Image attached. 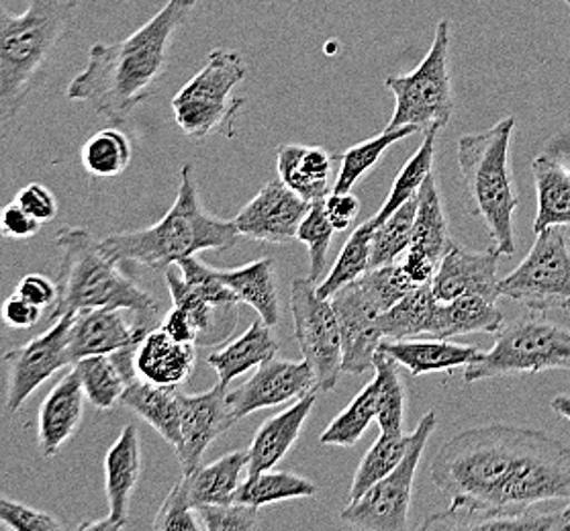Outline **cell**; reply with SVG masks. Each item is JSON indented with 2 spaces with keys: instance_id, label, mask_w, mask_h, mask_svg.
<instances>
[{
  "instance_id": "6da1fadb",
  "label": "cell",
  "mask_w": 570,
  "mask_h": 531,
  "mask_svg": "<svg viewBox=\"0 0 570 531\" xmlns=\"http://www.w3.org/2000/svg\"><path fill=\"white\" fill-rule=\"evenodd\" d=\"M430 476L450 499L440 515L474 530L484 519L570 501V448L546 432L491 423L450 437Z\"/></svg>"
},
{
  "instance_id": "7a4b0ae2",
  "label": "cell",
  "mask_w": 570,
  "mask_h": 531,
  "mask_svg": "<svg viewBox=\"0 0 570 531\" xmlns=\"http://www.w3.org/2000/svg\"><path fill=\"white\" fill-rule=\"evenodd\" d=\"M197 4L199 0H168L131 36L117 43H95L66 97L88 102L111 124H125L160 90L176 36Z\"/></svg>"
},
{
  "instance_id": "3957f363",
  "label": "cell",
  "mask_w": 570,
  "mask_h": 531,
  "mask_svg": "<svg viewBox=\"0 0 570 531\" xmlns=\"http://www.w3.org/2000/svg\"><path fill=\"white\" fill-rule=\"evenodd\" d=\"M78 0H27L21 14L0 7V119H13L48 78L76 26Z\"/></svg>"
},
{
  "instance_id": "277c9868",
  "label": "cell",
  "mask_w": 570,
  "mask_h": 531,
  "mask_svg": "<svg viewBox=\"0 0 570 531\" xmlns=\"http://www.w3.org/2000/svg\"><path fill=\"white\" fill-rule=\"evenodd\" d=\"M239 237L236 223L213 217L203 207L193 166L185 164L180 170L178 195L160 222L146 229L107 235L100 239V247L117 262H134L149 271H166L178 259L197 256L207 249L227 252L236 246Z\"/></svg>"
},
{
  "instance_id": "5b68a950",
  "label": "cell",
  "mask_w": 570,
  "mask_h": 531,
  "mask_svg": "<svg viewBox=\"0 0 570 531\" xmlns=\"http://www.w3.org/2000/svg\"><path fill=\"white\" fill-rule=\"evenodd\" d=\"M56 246L62 252V262L51 322L80 311L121 309L137 315L158 311V301L124 273L121 262L112 259L85 227H63L56 235Z\"/></svg>"
},
{
  "instance_id": "8992f818",
  "label": "cell",
  "mask_w": 570,
  "mask_h": 531,
  "mask_svg": "<svg viewBox=\"0 0 570 531\" xmlns=\"http://www.w3.org/2000/svg\"><path fill=\"white\" fill-rule=\"evenodd\" d=\"M515 119L505 117L491 129L459 139V166L472 215L484 223L499 256H513V215L518 190L509 168V146Z\"/></svg>"
},
{
  "instance_id": "52a82bcc",
  "label": "cell",
  "mask_w": 570,
  "mask_h": 531,
  "mask_svg": "<svg viewBox=\"0 0 570 531\" xmlns=\"http://www.w3.org/2000/svg\"><path fill=\"white\" fill-rule=\"evenodd\" d=\"M546 371H570V330L525 315L505 325L495 346L464 368V383Z\"/></svg>"
},
{
  "instance_id": "ba28073f",
  "label": "cell",
  "mask_w": 570,
  "mask_h": 531,
  "mask_svg": "<svg viewBox=\"0 0 570 531\" xmlns=\"http://www.w3.org/2000/svg\"><path fill=\"white\" fill-rule=\"evenodd\" d=\"M248 75V63L236 50L217 48L173 99L174 119L186 137L205 139L217 131L232 134V121L244 105L236 90Z\"/></svg>"
},
{
  "instance_id": "9c48e42d",
  "label": "cell",
  "mask_w": 570,
  "mask_h": 531,
  "mask_svg": "<svg viewBox=\"0 0 570 531\" xmlns=\"http://www.w3.org/2000/svg\"><path fill=\"white\" fill-rule=\"evenodd\" d=\"M386 88L395 95V112L386 129L415 127L428 134L444 129L454 111L450 80V21L435 27L434 43L423 62L405 76H389Z\"/></svg>"
},
{
  "instance_id": "30bf717a",
  "label": "cell",
  "mask_w": 570,
  "mask_h": 531,
  "mask_svg": "<svg viewBox=\"0 0 570 531\" xmlns=\"http://www.w3.org/2000/svg\"><path fill=\"white\" fill-rule=\"evenodd\" d=\"M530 254L499 281L501 297L513 298L533 313L570 309V252L560 227L538 232Z\"/></svg>"
},
{
  "instance_id": "8fae6325",
  "label": "cell",
  "mask_w": 570,
  "mask_h": 531,
  "mask_svg": "<svg viewBox=\"0 0 570 531\" xmlns=\"http://www.w3.org/2000/svg\"><path fill=\"white\" fill-rule=\"evenodd\" d=\"M435 411L423 415L413 432V442L410 452L401 460L397 469L389 472L385 479L372 484L366 493L356 501L347 503L342 511V519L358 528L368 531H405L410 530L411 491L415 472L420 466L423 450L428 440L435 430Z\"/></svg>"
},
{
  "instance_id": "7c38bea8",
  "label": "cell",
  "mask_w": 570,
  "mask_h": 531,
  "mask_svg": "<svg viewBox=\"0 0 570 531\" xmlns=\"http://www.w3.org/2000/svg\"><path fill=\"white\" fill-rule=\"evenodd\" d=\"M291 311L295 337L309 362L317 389L330 393L342 374V334L330 298H322L311 278H295L291 285Z\"/></svg>"
},
{
  "instance_id": "4fadbf2b",
  "label": "cell",
  "mask_w": 570,
  "mask_h": 531,
  "mask_svg": "<svg viewBox=\"0 0 570 531\" xmlns=\"http://www.w3.org/2000/svg\"><path fill=\"white\" fill-rule=\"evenodd\" d=\"M76 313H66L50 330L27 342L26 346L14 347L4 354L7 366V399L4 407L14 415L38 391L41 384L63 366H72L68 344L72 334Z\"/></svg>"
},
{
  "instance_id": "5bb4252c",
  "label": "cell",
  "mask_w": 570,
  "mask_h": 531,
  "mask_svg": "<svg viewBox=\"0 0 570 531\" xmlns=\"http://www.w3.org/2000/svg\"><path fill=\"white\" fill-rule=\"evenodd\" d=\"M342 334V372L362 374L374 368L383 334L379 319L385 313L371 291L356 278L330 297Z\"/></svg>"
},
{
  "instance_id": "9a60e30c",
  "label": "cell",
  "mask_w": 570,
  "mask_h": 531,
  "mask_svg": "<svg viewBox=\"0 0 570 531\" xmlns=\"http://www.w3.org/2000/svg\"><path fill=\"white\" fill-rule=\"evenodd\" d=\"M313 391L320 393L307 360L293 362L274 356L261 364L246 383L227 393V405L234 421H239L262 409L297 401Z\"/></svg>"
},
{
  "instance_id": "2e32d148",
  "label": "cell",
  "mask_w": 570,
  "mask_h": 531,
  "mask_svg": "<svg viewBox=\"0 0 570 531\" xmlns=\"http://www.w3.org/2000/svg\"><path fill=\"white\" fill-rule=\"evenodd\" d=\"M309 207V200L298 197L278 178L262 186L232 222L242 237L262 244H288L297 239L298 225Z\"/></svg>"
},
{
  "instance_id": "e0dca14e",
  "label": "cell",
  "mask_w": 570,
  "mask_h": 531,
  "mask_svg": "<svg viewBox=\"0 0 570 531\" xmlns=\"http://www.w3.org/2000/svg\"><path fill=\"white\" fill-rule=\"evenodd\" d=\"M227 393L224 384H215L212 391L200 395L178 393L183 444L176 450V456L183 472L197 469L209 445L236 423L227 405Z\"/></svg>"
},
{
  "instance_id": "ac0fdd59",
  "label": "cell",
  "mask_w": 570,
  "mask_h": 531,
  "mask_svg": "<svg viewBox=\"0 0 570 531\" xmlns=\"http://www.w3.org/2000/svg\"><path fill=\"white\" fill-rule=\"evenodd\" d=\"M497 264L499 252L495 247L487 252H466L452 244L432 281L435 301L446 303L459 297H483L497 303L501 297Z\"/></svg>"
},
{
  "instance_id": "d6986e66",
  "label": "cell",
  "mask_w": 570,
  "mask_h": 531,
  "mask_svg": "<svg viewBox=\"0 0 570 531\" xmlns=\"http://www.w3.org/2000/svg\"><path fill=\"white\" fill-rule=\"evenodd\" d=\"M148 335L144 323L127 322L121 309H92L76 313L68 344L70 362L102 354H115L127 347H137Z\"/></svg>"
},
{
  "instance_id": "ffe728a7",
  "label": "cell",
  "mask_w": 570,
  "mask_h": 531,
  "mask_svg": "<svg viewBox=\"0 0 570 531\" xmlns=\"http://www.w3.org/2000/svg\"><path fill=\"white\" fill-rule=\"evenodd\" d=\"M85 389L72 368L51 386L39 409L38 442L41 456L53 458L75 437L85 420Z\"/></svg>"
},
{
  "instance_id": "44dd1931",
  "label": "cell",
  "mask_w": 570,
  "mask_h": 531,
  "mask_svg": "<svg viewBox=\"0 0 570 531\" xmlns=\"http://www.w3.org/2000/svg\"><path fill=\"white\" fill-rule=\"evenodd\" d=\"M144 469L141 460V437L136 425H125L124 432L115 440L105 458V493L109 501V523L112 531L125 530L129 525V507L136 493L139 476Z\"/></svg>"
},
{
  "instance_id": "7402d4cb",
  "label": "cell",
  "mask_w": 570,
  "mask_h": 531,
  "mask_svg": "<svg viewBox=\"0 0 570 531\" xmlns=\"http://www.w3.org/2000/svg\"><path fill=\"white\" fill-rule=\"evenodd\" d=\"M315 401L317 391L301 396L283 413L262 423L248 448V474L273 470L288 454V450L295 445L303 432V425L309 417L311 409L315 407Z\"/></svg>"
},
{
  "instance_id": "603a6c76",
  "label": "cell",
  "mask_w": 570,
  "mask_h": 531,
  "mask_svg": "<svg viewBox=\"0 0 570 531\" xmlns=\"http://www.w3.org/2000/svg\"><path fill=\"white\" fill-rule=\"evenodd\" d=\"M197 364V346L176 342L161 327L148 332L137 347L136 371L141 381L158 386H173L190 378Z\"/></svg>"
},
{
  "instance_id": "cb8c5ba5",
  "label": "cell",
  "mask_w": 570,
  "mask_h": 531,
  "mask_svg": "<svg viewBox=\"0 0 570 531\" xmlns=\"http://www.w3.org/2000/svg\"><path fill=\"white\" fill-rule=\"evenodd\" d=\"M164 278L168 285V293L173 297L174 307L185 311L199 332L197 346H215L234 334L237 317H239V311H237L239 303L215 305L212 301H207L195 288L186 285L183 273L176 264H170L166 268Z\"/></svg>"
},
{
  "instance_id": "d4e9b609",
  "label": "cell",
  "mask_w": 570,
  "mask_h": 531,
  "mask_svg": "<svg viewBox=\"0 0 570 531\" xmlns=\"http://www.w3.org/2000/svg\"><path fill=\"white\" fill-rule=\"evenodd\" d=\"M137 347H127L115 354L90 356L72 366L80 376L85 395L92 407L109 411L121 403L125 389L137 378Z\"/></svg>"
},
{
  "instance_id": "484cf974",
  "label": "cell",
  "mask_w": 570,
  "mask_h": 531,
  "mask_svg": "<svg viewBox=\"0 0 570 531\" xmlns=\"http://www.w3.org/2000/svg\"><path fill=\"white\" fill-rule=\"evenodd\" d=\"M379 352L405 366L413 376L430 374V372H446L460 366H469L483 356V350L474 346H462L450 340H391L381 342Z\"/></svg>"
},
{
  "instance_id": "4316f807",
  "label": "cell",
  "mask_w": 570,
  "mask_h": 531,
  "mask_svg": "<svg viewBox=\"0 0 570 531\" xmlns=\"http://www.w3.org/2000/svg\"><path fill=\"white\" fill-rule=\"evenodd\" d=\"M248 469V450L246 452H229L215 460L212 464L197 466L190 472H183V479L176 482L186 503L193 509L205 505H227L234 503L239 476Z\"/></svg>"
},
{
  "instance_id": "83f0119b",
  "label": "cell",
  "mask_w": 570,
  "mask_h": 531,
  "mask_svg": "<svg viewBox=\"0 0 570 531\" xmlns=\"http://www.w3.org/2000/svg\"><path fill=\"white\" fill-rule=\"evenodd\" d=\"M334 161V154L323 148L288 144L276 149L278 178L293 193H297L298 197L309 203L325 198L332 193L330 180Z\"/></svg>"
},
{
  "instance_id": "f1b7e54d",
  "label": "cell",
  "mask_w": 570,
  "mask_h": 531,
  "mask_svg": "<svg viewBox=\"0 0 570 531\" xmlns=\"http://www.w3.org/2000/svg\"><path fill=\"white\" fill-rule=\"evenodd\" d=\"M173 386H158V384L141 381L137 376L134 383L125 389L121 403L125 409L136 413L139 420L146 421L149 427L160 433L161 440L174 448V452L183 444L180 433V399Z\"/></svg>"
},
{
  "instance_id": "f546056e",
  "label": "cell",
  "mask_w": 570,
  "mask_h": 531,
  "mask_svg": "<svg viewBox=\"0 0 570 531\" xmlns=\"http://www.w3.org/2000/svg\"><path fill=\"white\" fill-rule=\"evenodd\" d=\"M505 327L497 303L483 297H459L435 305L430 337L452 340L459 335L493 334Z\"/></svg>"
},
{
  "instance_id": "4dcf8cb0",
  "label": "cell",
  "mask_w": 570,
  "mask_h": 531,
  "mask_svg": "<svg viewBox=\"0 0 570 531\" xmlns=\"http://www.w3.org/2000/svg\"><path fill=\"white\" fill-rule=\"evenodd\" d=\"M219 276L236 293L239 303L256 311L268 327L281 322V297L273 259H256L242 268L219 271Z\"/></svg>"
},
{
  "instance_id": "1f68e13d",
  "label": "cell",
  "mask_w": 570,
  "mask_h": 531,
  "mask_svg": "<svg viewBox=\"0 0 570 531\" xmlns=\"http://www.w3.org/2000/svg\"><path fill=\"white\" fill-rule=\"evenodd\" d=\"M278 352V344L271 334V327L258 319L252 323L246 334L232 340L227 346L213 352L207 358L213 371L219 376V384L229 389V384L237 376L246 374L252 368H258L266 360L274 358Z\"/></svg>"
},
{
  "instance_id": "d6a6232c",
  "label": "cell",
  "mask_w": 570,
  "mask_h": 531,
  "mask_svg": "<svg viewBox=\"0 0 570 531\" xmlns=\"http://www.w3.org/2000/svg\"><path fill=\"white\" fill-rule=\"evenodd\" d=\"M538 215L533 232L570 227V168L552 156H538L532 164Z\"/></svg>"
},
{
  "instance_id": "836d02e7",
  "label": "cell",
  "mask_w": 570,
  "mask_h": 531,
  "mask_svg": "<svg viewBox=\"0 0 570 531\" xmlns=\"http://www.w3.org/2000/svg\"><path fill=\"white\" fill-rule=\"evenodd\" d=\"M452 237L448 229L446 215L442 209V198L435 186L434 174L425 178L420 193H417V213L413 225V242L411 252H420L423 256L435 262L444 259L448 249L452 247Z\"/></svg>"
},
{
  "instance_id": "e575fe53",
  "label": "cell",
  "mask_w": 570,
  "mask_h": 531,
  "mask_svg": "<svg viewBox=\"0 0 570 531\" xmlns=\"http://www.w3.org/2000/svg\"><path fill=\"white\" fill-rule=\"evenodd\" d=\"M435 305L438 301L432 293V283L415 286L391 309H386L381 315L379 319L381 334L389 340H413L420 335L430 337Z\"/></svg>"
},
{
  "instance_id": "d590c367",
  "label": "cell",
  "mask_w": 570,
  "mask_h": 531,
  "mask_svg": "<svg viewBox=\"0 0 570 531\" xmlns=\"http://www.w3.org/2000/svg\"><path fill=\"white\" fill-rule=\"evenodd\" d=\"M315 493H317V486L309 479H303L293 472L262 470L258 474H248L246 482L239 484L234 501L261 509L281 501L307 499Z\"/></svg>"
},
{
  "instance_id": "8d00e7d4",
  "label": "cell",
  "mask_w": 570,
  "mask_h": 531,
  "mask_svg": "<svg viewBox=\"0 0 570 531\" xmlns=\"http://www.w3.org/2000/svg\"><path fill=\"white\" fill-rule=\"evenodd\" d=\"M413 433H381L371 445L366 456L362 458L354 481L350 486V501H356L371 489L372 484L385 479L389 472L397 469L401 460L410 452Z\"/></svg>"
},
{
  "instance_id": "74e56055",
  "label": "cell",
  "mask_w": 570,
  "mask_h": 531,
  "mask_svg": "<svg viewBox=\"0 0 570 531\" xmlns=\"http://www.w3.org/2000/svg\"><path fill=\"white\" fill-rule=\"evenodd\" d=\"M417 213V195L405 200L391 217L379 223L371 244V268L395 264L413 242V225Z\"/></svg>"
},
{
  "instance_id": "f35d334b",
  "label": "cell",
  "mask_w": 570,
  "mask_h": 531,
  "mask_svg": "<svg viewBox=\"0 0 570 531\" xmlns=\"http://www.w3.org/2000/svg\"><path fill=\"white\" fill-rule=\"evenodd\" d=\"M376 229L374 219L362 223L354 234L350 235L346 246L342 247L335 259L334 268L325 276L322 285L315 286L317 295L330 298L347 283H354L362 274L371 271L372 234Z\"/></svg>"
},
{
  "instance_id": "ab89813d",
  "label": "cell",
  "mask_w": 570,
  "mask_h": 531,
  "mask_svg": "<svg viewBox=\"0 0 570 531\" xmlns=\"http://www.w3.org/2000/svg\"><path fill=\"white\" fill-rule=\"evenodd\" d=\"M80 158H82L85 170L90 176L112 178L129 168L131 158H134V149L124 131L109 127V129H100L95 136L88 137L87 144L82 146Z\"/></svg>"
},
{
  "instance_id": "60d3db41",
  "label": "cell",
  "mask_w": 570,
  "mask_h": 531,
  "mask_svg": "<svg viewBox=\"0 0 570 531\" xmlns=\"http://www.w3.org/2000/svg\"><path fill=\"white\" fill-rule=\"evenodd\" d=\"M374 371L376 421L381 425V433H401L405 411V386L397 371V362L376 350Z\"/></svg>"
},
{
  "instance_id": "b9f144b4",
  "label": "cell",
  "mask_w": 570,
  "mask_h": 531,
  "mask_svg": "<svg viewBox=\"0 0 570 531\" xmlns=\"http://www.w3.org/2000/svg\"><path fill=\"white\" fill-rule=\"evenodd\" d=\"M440 134V129H430L425 137H423V144L420 149L413 154L403 170L395 178L393 188H391V195L385 200V205L381 207V210L372 217L374 223L385 222L386 217H391L395 210L410 200L411 197H415L420 193L423 183L428 176H432V168H434V151H435V137Z\"/></svg>"
},
{
  "instance_id": "7bdbcfd3",
  "label": "cell",
  "mask_w": 570,
  "mask_h": 531,
  "mask_svg": "<svg viewBox=\"0 0 570 531\" xmlns=\"http://www.w3.org/2000/svg\"><path fill=\"white\" fill-rule=\"evenodd\" d=\"M413 134H417L415 127H401V129H391V131L385 129L381 136L372 137V139H366L358 146L347 149L346 154L342 156V168H340L332 193H350V188L356 185L360 178L383 158L386 149Z\"/></svg>"
},
{
  "instance_id": "ee69618b",
  "label": "cell",
  "mask_w": 570,
  "mask_h": 531,
  "mask_svg": "<svg viewBox=\"0 0 570 531\" xmlns=\"http://www.w3.org/2000/svg\"><path fill=\"white\" fill-rule=\"evenodd\" d=\"M372 420H376V384L374 381L366 389H362L358 395L354 396V401L325 427L320 442L325 445L352 448V445L358 444L360 437L364 435Z\"/></svg>"
},
{
  "instance_id": "f6af8a7d",
  "label": "cell",
  "mask_w": 570,
  "mask_h": 531,
  "mask_svg": "<svg viewBox=\"0 0 570 531\" xmlns=\"http://www.w3.org/2000/svg\"><path fill=\"white\" fill-rule=\"evenodd\" d=\"M334 225L325 209V198L313 200L305 219L298 225V242L309 247L311 281L317 283L327 266V249L334 239Z\"/></svg>"
},
{
  "instance_id": "bcb514c9",
  "label": "cell",
  "mask_w": 570,
  "mask_h": 531,
  "mask_svg": "<svg viewBox=\"0 0 570 531\" xmlns=\"http://www.w3.org/2000/svg\"><path fill=\"white\" fill-rule=\"evenodd\" d=\"M474 530H570V503L552 511L535 505L515 515L484 519Z\"/></svg>"
},
{
  "instance_id": "7dc6e473",
  "label": "cell",
  "mask_w": 570,
  "mask_h": 531,
  "mask_svg": "<svg viewBox=\"0 0 570 531\" xmlns=\"http://www.w3.org/2000/svg\"><path fill=\"white\" fill-rule=\"evenodd\" d=\"M176 266L180 268L186 285L195 288L199 295L212 301L215 305H232L239 303L236 293L225 285L219 276L217 268H212L209 264H205L197 256H188V258L178 259Z\"/></svg>"
},
{
  "instance_id": "c3c4849f",
  "label": "cell",
  "mask_w": 570,
  "mask_h": 531,
  "mask_svg": "<svg viewBox=\"0 0 570 531\" xmlns=\"http://www.w3.org/2000/svg\"><path fill=\"white\" fill-rule=\"evenodd\" d=\"M360 281L371 291L372 297L379 301L383 311L391 309L397 301L405 297L410 291L415 288L410 274L405 273L403 264H386L381 268H371L368 273L362 274Z\"/></svg>"
},
{
  "instance_id": "681fc988",
  "label": "cell",
  "mask_w": 570,
  "mask_h": 531,
  "mask_svg": "<svg viewBox=\"0 0 570 531\" xmlns=\"http://www.w3.org/2000/svg\"><path fill=\"white\" fill-rule=\"evenodd\" d=\"M258 507L246 503L205 505L197 509L203 531H252L258 528Z\"/></svg>"
},
{
  "instance_id": "f907efd6",
  "label": "cell",
  "mask_w": 570,
  "mask_h": 531,
  "mask_svg": "<svg viewBox=\"0 0 570 531\" xmlns=\"http://www.w3.org/2000/svg\"><path fill=\"white\" fill-rule=\"evenodd\" d=\"M0 525L14 531H58L63 525L51 513L11 501L0 494Z\"/></svg>"
},
{
  "instance_id": "816d5d0a",
  "label": "cell",
  "mask_w": 570,
  "mask_h": 531,
  "mask_svg": "<svg viewBox=\"0 0 570 531\" xmlns=\"http://www.w3.org/2000/svg\"><path fill=\"white\" fill-rule=\"evenodd\" d=\"M151 528L156 531H200L203 523L197 509L186 503L178 484H174L173 491L164 499Z\"/></svg>"
},
{
  "instance_id": "f5cc1de1",
  "label": "cell",
  "mask_w": 570,
  "mask_h": 531,
  "mask_svg": "<svg viewBox=\"0 0 570 531\" xmlns=\"http://www.w3.org/2000/svg\"><path fill=\"white\" fill-rule=\"evenodd\" d=\"M23 209L33 215L41 225L53 222L58 217V200L53 197L48 186L31 183L26 188L19 190V195L14 198Z\"/></svg>"
},
{
  "instance_id": "db71d44e",
  "label": "cell",
  "mask_w": 570,
  "mask_h": 531,
  "mask_svg": "<svg viewBox=\"0 0 570 531\" xmlns=\"http://www.w3.org/2000/svg\"><path fill=\"white\" fill-rule=\"evenodd\" d=\"M39 229H41V223L33 215H29L17 200L0 209V234L4 237L23 242V239L36 237Z\"/></svg>"
},
{
  "instance_id": "11a10c76",
  "label": "cell",
  "mask_w": 570,
  "mask_h": 531,
  "mask_svg": "<svg viewBox=\"0 0 570 531\" xmlns=\"http://www.w3.org/2000/svg\"><path fill=\"white\" fill-rule=\"evenodd\" d=\"M14 293L48 313H51V309L56 307V301H58V285L43 274H26L19 281Z\"/></svg>"
},
{
  "instance_id": "9f6ffc18",
  "label": "cell",
  "mask_w": 570,
  "mask_h": 531,
  "mask_svg": "<svg viewBox=\"0 0 570 531\" xmlns=\"http://www.w3.org/2000/svg\"><path fill=\"white\" fill-rule=\"evenodd\" d=\"M43 313L46 311L38 307V305H33V303H29L27 298L17 295V293L2 303V322L7 323L9 327H13V330L36 327L41 322Z\"/></svg>"
},
{
  "instance_id": "6f0895ef",
  "label": "cell",
  "mask_w": 570,
  "mask_h": 531,
  "mask_svg": "<svg viewBox=\"0 0 570 531\" xmlns=\"http://www.w3.org/2000/svg\"><path fill=\"white\" fill-rule=\"evenodd\" d=\"M325 209L335 232H344L358 217L360 200L352 193H330L325 197Z\"/></svg>"
},
{
  "instance_id": "680465c9",
  "label": "cell",
  "mask_w": 570,
  "mask_h": 531,
  "mask_svg": "<svg viewBox=\"0 0 570 531\" xmlns=\"http://www.w3.org/2000/svg\"><path fill=\"white\" fill-rule=\"evenodd\" d=\"M166 334L170 335L176 342H185V344H195L199 342V332L195 327V323L190 322V317L186 315L185 311L174 307L168 311V315L164 317L160 325Z\"/></svg>"
},
{
  "instance_id": "91938a15",
  "label": "cell",
  "mask_w": 570,
  "mask_h": 531,
  "mask_svg": "<svg viewBox=\"0 0 570 531\" xmlns=\"http://www.w3.org/2000/svg\"><path fill=\"white\" fill-rule=\"evenodd\" d=\"M550 407L552 411L560 415V417H564V420L570 421V396L569 395H558L550 401Z\"/></svg>"
},
{
  "instance_id": "94428289",
  "label": "cell",
  "mask_w": 570,
  "mask_h": 531,
  "mask_svg": "<svg viewBox=\"0 0 570 531\" xmlns=\"http://www.w3.org/2000/svg\"><path fill=\"white\" fill-rule=\"evenodd\" d=\"M564 2H567V7L570 9V0H564Z\"/></svg>"
}]
</instances>
